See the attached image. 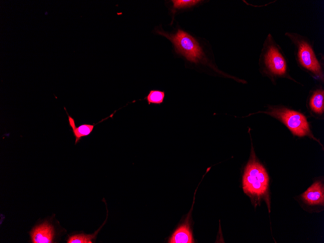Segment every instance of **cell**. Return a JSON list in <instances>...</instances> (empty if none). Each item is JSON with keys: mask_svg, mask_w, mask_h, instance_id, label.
Returning a JSON list of instances; mask_svg holds the SVG:
<instances>
[{"mask_svg": "<svg viewBox=\"0 0 324 243\" xmlns=\"http://www.w3.org/2000/svg\"><path fill=\"white\" fill-rule=\"evenodd\" d=\"M284 35L293 46V54L297 65L323 81L322 59H319L310 39L295 32H286Z\"/></svg>", "mask_w": 324, "mask_h": 243, "instance_id": "6da1fadb", "label": "cell"}, {"mask_svg": "<svg viewBox=\"0 0 324 243\" xmlns=\"http://www.w3.org/2000/svg\"><path fill=\"white\" fill-rule=\"evenodd\" d=\"M259 65L270 76L283 77L287 74L288 59L272 34L269 33L262 44Z\"/></svg>", "mask_w": 324, "mask_h": 243, "instance_id": "7a4b0ae2", "label": "cell"}, {"mask_svg": "<svg viewBox=\"0 0 324 243\" xmlns=\"http://www.w3.org/2000/svg\"><path fill=\"white\" fill-rule=\"evenodd\" d=\"M268 182V176L264 168L255 159H251L244 170L243 190L255 201L265 199L269 209Z\"/></svg>", "mask_w": 324, "mask_h": 243, "instance_id": "3957f363", "label": "cell"}, {"mask_svg": "<svg viewBox=\"0 0 324 243\" xmlns=\"http://www.w3.org/2000/svg\"><path fill=\"white\" fill-rule=\"evenodd\" d=\"M174 44L175 50L178 54L185 57L189 61L197 63L203 55L201 48L194 37L187 32L179 29L175 34H169L158 31Z\"/></svg>", "mask_w": 324, "mask_h": 243, "instance_id": "277c9868", "label": "cell"}, {"mask_svg": "<svg viewBox=\"0 0 324 243\" xmlns=\"http://www.w3.org/2000/svg\"><path fill=\"white\" fill-rule=\"evenodd\" d=\"M267 113L280 119L293 134L303 136L310 135L305 116L302 113L285 107H270Z\"/></svg>", "mask_w": 324, "mask_h": 243, "instance_id": "5b68a950", "label": "cell"}, {"mask_svg": "<svg viewBox=\"0 0 324 243\" xmlns=\"http://www.w3.org/2000/svg\"><path fill=\"white\" fill-rule=\"evenodd\" d=\"M30 235L33 243H51L54 236V228L45 222L34 227Z\"/></svg>", "mask_w": 324, "mask_h": 243, "instance_id": "8992f818", "label": "cell"}, {"mask_svg": "<svg viewBox=\"0 0 324 243\" xmlns=\"http://www.w3.org/2000/svg\"><path fill=\"white\" fill-rule=\"evenodd\" d=\"M302 197L306 203L309 205H324V189L320 181L314 182L303 194Z\"/></svg>", "mask_w": 324, "mask_h": 243, "instance_id": "52a82bcc", "label": "cell"}, {"mask_svg": "<svg viewBox=\"0 0 324 243\" xmlns=\"http://www.w3.org/2000/svg\"><path fill=\"white\" fill-rule=\"evenodd\" d=\"M64 109L68 116L69 124L70 125V127L71 128L72 130L74 136L75 137V145H76L80 141V140L81 139L82 137L84 136H87L89 134H90L91 133L93 130L94 127L96 125L106 120L110 117H112L113 114V113L110 116L102 119L100 121L97 122L96 124H84L81 125L78 127H76L74 119L70 115H69L65 107H64Z\"/></svg>", "mask_w": 324, "mask_h": 243, "instance_id": "ba28073f", "label": "cell"}, {"mask_svg": "<svg viewBox=\"0 0 324 243\" xmlns=\"http://www.w3.org/2000/svg\"><path fill=\"white\" fill-rule=\"evenodd\" d=\"M192 232L188 225H183L178 227L172 234L168 243H192L194 242Z\"/></svg>", "mask_w": 324, "mask_h": 243, "instance_id": "9c48e42d", "label": "cell"}, {"mask_svg": "<svg viewBox=\"0 0 324 243\" xmlns=\"http://www.w3.org/2000/svg\"><path fill=\"white\" fill-rule=\"evenodd\" d=\"M309 105L312 111L322 114L324 111V91L321 88L313 91L309 98Z\"/></svg>", "mask_w": 324, "mask_h": 243, "instance_id": "30bf717a", "label": "cell"}, {"mask_svg": "<svg viewBox=\"0 0 324 243\" xmlns=\"http://www.w3.org/2000/svg\"><path fill=\"white\" fill-rule=\"evenodd\" d=\"M165 97V93L164 91H162L158 90H150L147 95L145 97V99L147 100L148 104H161L163 102Z\"/></svg>", "mask_w": 324, "mask_h": 243, "instance_id": "8fae6325", "label": "cell"}, {"mask_svg": "<svg viewBox=\"0 0 324 243\" xmlns=\"http://www.w3.org/2000/svg\"><path fill=\"white\" fill-rule=\"evenodd\" d=\"M98 230L93 234H81L70 237L67 241V243H92V240L95 239Z\"/></svg>", "mask_w": 324, "mask_h": 243, "instance_id": "7c38bea8", "label": "cell"}, {"mask_svg": "<svg viewBox=\"0 0 324 243\" xmlns=\"http://www.w3.org/2000/svg\"><path fill=\"white\" fill-rule=\"evenodd\" d=\"M199 0H172L174 9H181L194 6L199 2Z\"/></svg>", "mask_w": 324, "mask_h": 243, "instance_id": "4fadbf2b", "label": "cell"}]
</instances>
